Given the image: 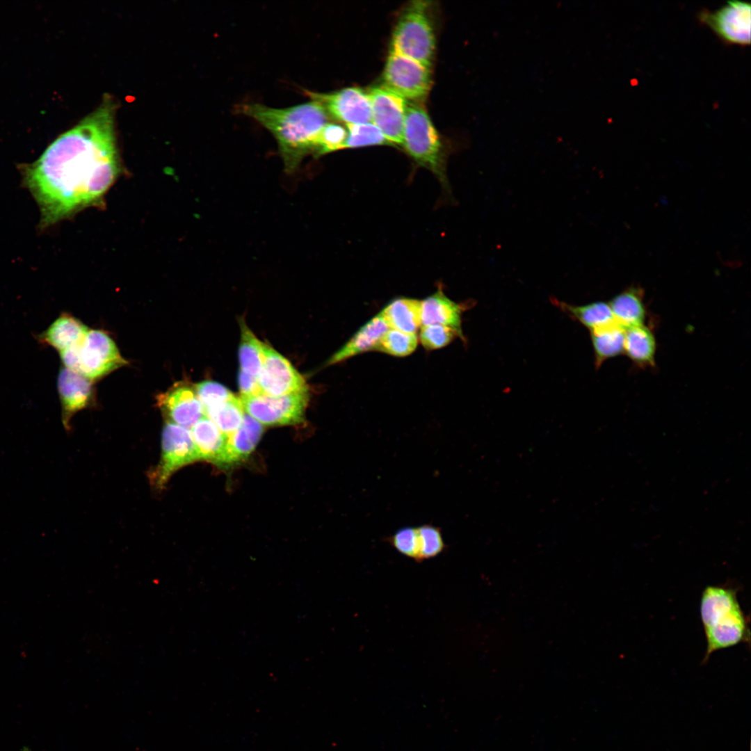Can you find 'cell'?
Segmentation results:
<instances>
[{
    "instance_id": "obj_1",
    "label": "cell",
    "mask_w": 751,
    "mask_h": 751,
    "mask_svg": "<svg viewBox=\"0 0 751 751\" xmlns=\"http://www.w3.org/2000/svg\"><path fill=\"white\" fill-rule=\"evenodd\" d=\"M115 109L106 95L94 111L23 168L24 183L40 208L41 228L96 204L115 180Z\"/></svg>"
},
{
    "instance_id": "obj_2",
    "label": "cell",
    "mask_w": 751,
    "mask_h": 751,
    "mask_svg": "<svg viewBox=\"0 0 751 751\" xmlns=\"http://www.w3.org/2000/svg\"><path fill=\"white\" fill-rule=\"evenodd\" d=\"M236 111L254 119L273 135L288 172H294L307 155L314 154L319 134L330 117L319 102L312 99L283 108L244 103Z\"/></svg>"
},
{
    "instance_id": "obj_3",
    "label": "cell",
    "mask_w": 751,
    "mask_h": 751,
    "mask_svg": "<svg viewBox=\"0 0 751 751\" xmlns=\"http://www.w3.org/2000/svg\"><path fill=\"white\" fill-rule=\"evenodd\" d=\"M429 3L414 1L401 13L392 35L391 52L413 59L430 68L435 37Z\"/></svg>"
},
{
    "instance_id": "obj_4",
    "label": "cell",
    "mask_w": 751,
    "mask_h": 751,
    "mask_svg": "<svg viewBox=\"0 0 751 751\" xmlns=\"http://www.w3.org/2000/svg\"><path fill=\"white\" fill-rule=\"evenodd\" d=\"M402 145L417 163L433 172L442 182L446 181L442 144L426 110L419 102L406 104Z\"/></svg>"
},
{
    "instance_id": "obj_5",
    "label": "cell",
    "mask_w": 751,
    "mask_h": 751,
    "mask_svg": "<svg viewBox=\"0 0 751 751\" xmlns=\"http://www.w3.org/2000/svg\"><path fill=\"white\" fill-rule=\"evenodd\" d=\"M245 412L265 426L300 423L304 419L309 402L307 389L283 396L260 394L239 397Z\"/></svg>"
},
{
    "instance_id": "obj_6",
    "label": "cell",
    "mask_w": 751,
    "mask_h": 751,
    "mask_svg": "<svg viewBox=\"0 0 751 751\" xmlns=\"http://www.w3.org/2000/svg\"><path fill=\"white\" fill-rule=\"evenodd\" d=\"M383 80L385 87L412 102L424 99L432 84L430 68L391 51L385 64Z\"/></svg>"
},
{
    "instance_id": "obj_7",
    "label": "cell",
    "mask_w": 751,
    "mask_h": 751,
    "mask_svg": "<svg viewBox=\"0 0 751 751\" xmlns=\"http://www.w3.org/2000/svg\"><path fill=\"white\" fill-rule=\"evenodd\" d=\"M127 364L114 341L103 330H89L79 346V373L92 381Z\"/></svg>"
},
{
    "instance_id": "obj_8",
    "label": "cell",
    "mask_w": 751,
    "mask_h": 751,
    "mask_svg": "<svg viewBox=\"0 0 751 751\" xmlns=\"http://www.w3.org/2000/svg\"><path fill=\"white\" fill-rule=\"evenodd\" d=\"M199 460L189 429L167 421L162 433L161 461L154 473L155 485L161 488L179 469Z\"/></svg>"
},
{
    "instance_id": "obj_9",
    "label": "cell",
    "mask_w": 751,
    "mask_h": 751,
    "mask_svg": "<svg viewBox=\"0 0 751 751\" xmlns=\"http://www.w3.org/2000/svg\"><path fill=\"white\" fill-rule=\"evenodd\" d=\"M749 3L728 1L714 11L702 10L698 18L726 43L738 45L750 44V13Z\"/></svg>"
},
{
    "instance_id": "obj_10",
    "label": "cell",
    "mask_w": 751,
    "mask_h": 751,
    "mask_svg": "<svg viewBox=\"0 0 751 751\" xmlns=\"http://www.w3.org/2000/svg\"><path fill=\"white\" fill-rule=\"evenodd\" d=\"M303 92L309 99L319 102L330 117L346 124L372 121L369 95L360 88L350 87L326 93L304 89Z\"/></svg>"
},
{
    "instance_id": "obj_11",
    "label": "cell",
    "mask_w": 751,
    "mask_h": 751,
    "mask_svg": "<svg viewBox=\"0 0 751 751\" xmlns=\"http://www.w3.org/2000/svg\"><path fill=\"white\" fill-rule=\"evenodd\" d=\"M263 365L257 378L261 394L277 396L307 389L304 378L287 359L266 344H263Z\"/></svg>"
},
{
    "instance_id": "obj_12",
    "label": "cell",
    "mask_w": 751,
    "mask_h": 751,
    "mask_svg": "<svg viewBox=\"0 0 751 751\" xmlns=\"http://www.w3.org/2000/svg\"><path fill=\"white\" fill-rule=\"evenodd\" d=\"M372 123L382 133L389 143L403 144L405 99L385 86L374 87L368 92Z\"/></svg>"
},
{
    "instance_id": "obj_13",
    "label": "cell",
    "mask_w": 751,
    "mask_h": 751,
    "mask_svg": "<svg viewBox=\"0 0 751 751\" xmlns=\"http://www.w3.org/2000/svg\"><path fill=\"white\" fill-rule=\"evenodd\" d=\"M156 400L167 421L189 430L205 416L195 386L185 381L175 382L159 394Z\"/></svg>"
},
{
    "instance_id": "obj_14",
    "label": "cell",
    "mask_w": 751,
    "mask_h": 751,
    "mask_svg": "<svg viewBox=\"0 0 751 751\" xmlns=\"http://www.w3.org/2000/svg\"><path fill=\"white\" fill-rule=\"evenodd\" d=\"M704 631L706 649L703 662L716 651L750 640L748 622L741 606L718 617Z\"/></svg>"
},
{
    "instance_id": "obj_15",
    "label": "cell",
    "mask_w": 751,
    "mask_h": 751,
    "mask_svg": "<svg viewBox=\"0 0 751 751\" xmlns=\"http://www.w3.org/2000/svg\"><path fill=\"white\" fill-rule=\"evenodd\" d=\"M57 387L61 403L63 423L67 428L74 414L86 407L92 401V381L64 367L58 373Z\"/></svg>"
},
{
    "instance_id": "obj_16",
    "label": "cell",
    "mask_w": 751,
    "mask_h": 751,
    "mask_svg": "<svg viewBox=\"0 0 751 751\" xmlns=\"http://www.w3.org/2000/svg\"><path fill=\"white\" fill-rule=\"evenodd\" d=\"M389 329V327L380 313L378 314L362 325L349 341L328 360L327 365L335 364L369 350H376L380 339Z\"/></svg>"
},
{
    "instance_id": "obj_17",
    "label": "cell",
    "mask_w": 751,
    "mask_h": 751,
    "mask_svg": "<svg viewBox=\"0 0 751 751\" xmlns=\"http://www.w3.org/2000/svg\"><path fill=\"white\" fill-rule=\"evenodd\" d=\"M89 328L67 313H62L35 339L43 346H51L59 352L80 344Z\"/></svg>"
},
{
    "instance_id": "obj_18",
    "label": "cell",
    "mask_w": 751,
    "mask_h": 751,
    "mask_svg": "<svg viewBox=\"0 0 751 751\" xmlns=\"http://www.w3.org/2000/svg\"><path fill=\"white\" fill-rule=\"evenodd\" d=\"M263 433V425L245 413L241 426L226 437L220 464H233L245 460L255 449Z\"/></svg>"
},
{
    "instance_id": "obj_19",
    "label": "cell",
    "mask_w": 751,
    "mask_h": 751,
    "mask_svg": "<svg viewBox=\"0 0 751 751\" xmlns=\"http://www.w3.org/2000/svg\"><path fill=\"white\" fill-rule=\"evenodd\" d=\"M421 325L449 327L462 337V307L449 298L441 289L421 301Z\"/></svg>"
},
{
    "instance_id": "obj_20",
    "label": "cell",
    "mask_w": 751,
    "mask_h": 751,
    "mask_svg": "<svg viewBox=\"0 0 751 751\" xmlns=\"http://www.w3.org/2000/svg\"><path fill=\"white\" fill-rule=\"evenodd\" d=\"M644 292L639 286H631L616 295L609 306L616 323L627 328L644 324L646 316Z\"/></svg>"
},
{
    "instance_id": "obj_21",
    "label": "cell",
    "mask_w": 751,
    "mask_h": 751,
    "mask_svg": "<svg viewBox=\"0 0 751 751\" xmlns=\"http://www.w3.org/2000/svg\"><path fill=\"white\" fill-rule=\"evenodd\" d=\"M190 430L199 460L220 465L226 444V436L206 415Z\"/></svg>"
},
{
    "instance_id": "obj_22",
    "label": "cell",
    "mask_w": 751,
    "mask_h": 751,
    "mask_svg": "<svg viewBox=\"0 0 751 751\" xmlns=\"http://www.w3.org/2000/svg\"><path fill=\"white\" fill-rule=\"evenodd\" d=\"M739 606L737 589L727 585L706 586L700 600V617L703 627Z\"/></svg>"
},
{
    "instance_id": "obj_23",
    "label": "cell",
    "mask_w": 751,
    "mask_h": 751,
    "mask_svg": "<svg viewBox=\"0 0 751 751\" xmlns=\"http://www.w3.org/2000/svg\"><path fill=\"white\" fill-rule=\"evenodd\" d=\"M380 313L391 329L416 334L421 325V301L416 299L396 298L389 302Z\"/></svg>"
},
{
    "instance_id": "obj_24",
    "label": "cell",
    "mask_w": 751,
    "mask_h": 751,
    "mask_svg": "<svg viewBox=\"0 0 751 751\" xmlns=\"http://www.w3.org/2000/svg\"><path fill=\"white\" fill-rule=\"evenodd\" d=\"M656 348L654 335L644 324L625 328L624 352L636 364L654 366Z\"/></svg>"
},
{
    "instance_id": "obj_25",
    "label": "cell",
    "mask_w": 751,
    "mask_h": 751,
    "mask_svg": "<svg viewBox=\"0 0 751 751\" xmlns=\"http://www.w3.org/2000/svg\"><path fill=\"white\" fill-rule=\"evenodd\" d=\"M590 332L597 368L605 360L624 353L625 328L617 323L614 322Z\"/></svg>"
},
{
    "instance_id": "obj_26",
    "label": "cell",
    "mask_w": 751,
    "mask_h": 751,
    "mask_svg": "<svg viewBox=\"0 0 751 751\" xmlns=\"http://www.w3.org/2000/svg\"><path fill=\"white\" fill-rule=\"evenodd\" d=\"M555 305L590 330L615 322L608 303L598 301L585 305H572L555 300Z\"/></svg>"
},
{
    "instance_id": "obj_27",
    "label": "cell",
    "mask_w": 751,
    "mask_h": 751,
    "mask_svg": "<svg viewBox=\"0 0 751 751\" xmlns=\"http://www.w3.org/2000/svg\"><path fill=\"white\" fill-rule=\"evenodd\" d=\"M205 415L227 437L242 424L245 412L239 397L229 399L204 409Z\"/></svg>"
},
{
    "instance_id": "obj_28",
    "label": "cell",
    "mask_w": 751,
    "mask_h": 751,
    "mask_svg": "<svg viewBox=\"0 0 751 751\" xmlns=\"http://www.w3.org/2000/svg\"><path fill=\"white\" fill-rule=\"evenodd\" d=\"M240 370L257 379L264 362L263 344L244 321L240 322Z\"/></svg>"
},
{
    "instance_id": "obj_29",
    "label": "cell",
    "mask_w": 751,
    "mask_h": 751,
    "mask_svg": "<svg viewBox=\"0 0 751 751\" xmlns=\"http://www.w3.org/2000/svg\"><path fill=\"white\" fill-rule=\"evenodd\" d=\"M418 337L394 329H389L378 344L376 350L386 354L405 357L410 355L417 348Z\"/></svg>"
},
{
    "instance_id": "obj_30",
    "label": "cell",
    "mask_w": 751,
    "mask_h": 751,
    "mask_svg": "<svg viewBox=\"0 0 751 751\" xmlns=\"http://www.w3.org/2000/svg\"><path fill=\"white\" fill-rule=\"evenodd\" d=\"M346 125L348 135L344 149L369 145H391L381 131L372 122Z\"/></svg>"
},
{
    "instance_id": "obj_31",
    "label": "cell",
    "mask_w": 751,
    "mask_h": 751,
    "mask_svg": "<svg viewBox=\"0 0 751 751\" xmlns=\"http://www.w3.org/2000/svg\"><path fill=\"white\" fill-rule=\"evenodd\" d=\"M419 542L417 562H421L440 554L445 549V542L441 529L432 524L417 526Z\"/></svg>"
},
{
    "instance_id": "obj_32",
    "label": "cell",
    "mask_w": 751,
    "mask_h": 751,
    "mask_svg": "<svg viewBox=\"0 0 751 751\" xmlns=\"http://www.w3.org/2000/svg\"><path fill=\"white\" fill-rule=\"evenodd\" d=\"M348 131L338 123L328 122L321 130L314 155L317 157L344 149Z\"/></svg>"
},
{
    "instance_id": "obj_33",
    "label": "cell",
    "mask_w": 751,
    "mask_h": 751,
    "mask_svg": "<svg viewBox=\"0 0 751 751\" xmlns=\"http://www.w3.org/2000/svg\"><path fill=\"white\" fill-rule=\"evenodd\" d=\"M462 337L453 329L437 324L421 326L419 340L428 350L441 348L448 345L455 337Z\"/></svg>"
},
{
    "instance_id": "obj_34",
    "label": "cell",
    "mask_w": 751,
    "mask_h": 751,
    "mask_svg": "<svg viewBox=\"0 0 751 751\" xmlns=\"http://www.w3.org/2000/svg\"><path fill=\"white\" fill-rule=\"evenodd\" d=\"M387 540L401 554L416 561L418 560L419 542L417 527L401 528L389 536Z\"/></svg>"
},
{
    "instance_id": "obj_35",
    "label": "cell",
    "mask_w": 751,
    "mask_h": 751,
    "mask_svg": "<svg viewBox=\"0 0 751 751\" xmlns=\"http://www.w3.org/2000/svg\"><path fill=\"white\" fill-rule=\"evenodd\" d=\"M195 389L204 410L221 403L234 396L225 387L213 381H203L196 385Z\"/></svg>"
},
{
    "instance_id": "obj_36",
    "label": "cell",
    "mask_w": 751,
    "mask_h": 751,
    "mask_svg": "<svg viewBox=\"0 0 751 751\" xmlns=\"http://www.w3.org/2000/svg\"><path fill=\"white\" fill-rule=\"evenodd\" d=\"M240 397H249L261 394L257 379L240 370L239 376Z\"/></svg>"
}]
</instances>
